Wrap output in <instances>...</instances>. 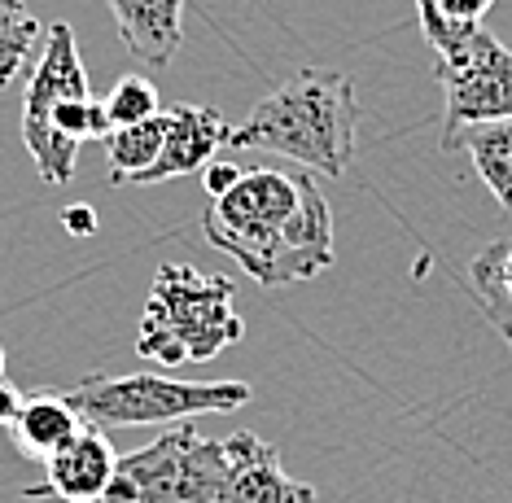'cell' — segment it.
Wrapping results in <instances>:
<instances>
[{"mask_svg": "<svg viewBox=\"0 0 512 503\" xmlns=\"http://www.w3.org/2000/svg\"><path fill=\"white\" fill-rule=\"evenodd\" d=\"M202 232L250 280L267 289L298 285L333 267V210L311 171L254 167L211 197Z\"/></svg>", "mask_w": 512, "mask_h": 503, "instance_id": "1", "label": "cell"}, {"mask_svg": "<svg viewBox=\"0 0 512 503\" xmlns=\"http://www.w3.org/2000/svg\"><path fill=\"white\" fill-rule=\"evenodd\" d=\"M355 132H359V97L351 75L311 66L254 101V110L232 127L228 149L281 154L298 162L302 171L337 180L355 158Z\"/></svg>", "mask_w": 512, "mask_h": 503, "instance_id": "2", "label": "cell"}, {"mask_svg": "<svg viewBox=\"0 0 512 503\" xmlns=\"http://www.w3.org/2000/svg\"><path fill=\"white\" fill-rule=\"evenodd\" d=\"M114 132L106 101L92 97L71 22H49L22 97V145L44 184H71L79 145Z\"/></svg>", "mask_w": 512, "mask_h": 503, "instance_id": "3", "label": "cell"}, {"mask_svg": "<svg viewBox=\"0 0 512 503\" xmlns=\"http://www.w3.org/2000/svg\"><path fill=\"white\" fill-rule=\"evenodd\" d=\"M246 337L237 315V289L228 276H206L189 263H162L149 285L136 355L162 368L211 364L219 350Z\"/></svg>", "mask_w": 512, "mask_h": 503, "instance_id": "4", "label": "cell"}, {"mask_svg": "<svg viewBox=\"0 0 512 503\" xmlns=\"http://www.w3.org/2000/svg\"><path fill=\"white\" fill-rule=\"evenodd\" d=\"M75 412L97 429H136V425H180L193 416H224L254 399L246 381H180L158 372H88L66 390Z\"/></svg>", "mask_w": 512, "mask_h": 503, "instance_id": "5", "label": "cell"}, {"mask_svg": "<svg viewBox=\"0 0 512 503\" xmlns=\"http://www.w3.org/2000/svg\"><path fill=\"white\" fill-rule=\"evenodd\" d=\"M224 438H202L189 420L167 425L149 447L119 455L101 503H224Z\"/></svg>", "mask_w": 512, "mask_h": 503, "instance_id": "6", "label": "cell"}, {"mask_svg": "<svg viewBox=\"0 0 512 503\" xmlns=\"http://www.w3.org/2000/svg\"><path fill=\"white\" fill-rule=\"evenodd\" d=\"M442 84V154H456V136L473 123L512 119V49L491 31H477L451 57H434Z\"/></svg>", "mask_w": 512, "mask_h": 503, "instance_id": "7", "label": "cell"}, {"mask_svg": "<svg viewBox=\"0 0 512 503\" xmlns=\"http://www.w3.org/2000/svg\"><path fill=\"white\" fill-rule=\"evenodd\" d=\"M114 469H119V455H114L106 429L84 425L49 464H44V482L27 486L22 495L27 499H62V503H101L106 486L114 482Z\"/></svg>", "mask_w": 512, "mask_h": 503, "instance_id": "8", "label": "cell"}, {"mask_svg": "<svg viewBox=\"0 0 512 503\" xmlns=\"http://www.w3.org/2000/svg\"><path fill=\"white\" fill-rule=\"evenodd\" d=\"M228 451V486L224 503H316V486L285 473L281 451L250 429L224 438Z\"/></svg>", "mask_w": 512, "mask_h": 503, "instance_id": "9", "label": "cell"}, {"mask_svg": "<svg viewBox=\"0 0 512 503\" xmlns=\"http://www.w3.org/2000/svg\"><path fill=\"white\" fill-rule=\"evenodd\" d=\"M232 123L215 105H193L180 101L171 105V127L162 140V154L136 184H162V180H180V175H197L219 158V149H228Z\"/></svg>", "mask_w": 512, "mask_h": 503, "instance_id": "10", "label": "cell"}, {"mask_svg": "<svg viewBox=\"0 0 512 503\" xmlns=\"http://www.w3.org/2000/svg\"><path fill=\"white\" fill-rule=\"evenodd\" d=\"M119 40L145 66H167L184 40V0H106Z\"/></svg>", "mask_w": 512, "mask_h": 503, "instance_id": "11", "label": "cell"}, {"mask_svg": "<svg viewBox=\"0 0 512 503\" xmlns=\"http://www.w3.org/2000/svg\"><path fill=\"white\" fill-rule=\"evenodd\" d=\"M84 425L88 420L75 412V403L66 399V390L62 394L57 390H31V394H22L18 416H14V425H9V438H14L22 460L49 464Z\"/></svg>", "mask_w": 512, "mask_h": 503, "instance_id": "12", "label": "cell"}, {"mask_svg": "<svg viewBox=\"0 0 512 503\" xmlns=\"http://www.w3.org/2000/svg\"><path fill=\"white\" fill-rule=\"evenodd\" d=\"M469 294L477 311L495 324V333L512 346V237L491 241L486 250L473 254L469 263Z\"/></svg>", "mask_w": 512, "mask_h": 503, "instance_id": "13", "label": "cell"}, {"mask_svg": "<svg viewBox=\"0 0 512 503\" xmlns=\"http://www.w3.org/2000/svg\"><path fill=\"white\" fill-rule=\"evenodd\" d=\"M456 149L473 158L477 180L491 189L499 210L512 215V119L504 123H473L456 136Z\"/></svg>", "mask_w": 512, "mask_h": 503, "instance_id": "14", "label": "cell"}, {"mask_svg": "<svg viewBox=\"0 0 512 503\" xmlns=\"http://www.w3.org/2000/svg\"><path fill=\"white\" fill-rule=\"evenodd\" d=\"M167 127H171V110H162V114H154V119H145L136 127H114V132L106 136L110 184H136L141 180L162 154Z\"/></svg>", "mask_w": 512, "mask_h": 503, "instance_id": "15", "label": "cell"}, {"mask_svg": "<svg viewBox=\"0 0 512 503\" xmlns=\"http://www.w3.org/2000/svg\"><path fill=\"white\" fill-rule=\"evenodd\" d=\"M40 44L44 22L22 0H0V88H9L31 57H40Z\"/></svg>", "mask_w": 512, "mask_h": 503, "instance_id": "16", "label": "cell"}, {"mask_svg": "<svg viewBox=\"0 0 512 503\" xmlns=\"http://www.w3.org/2000/svg\"><path fill=\"white\" fill-rule=\"evenodd\" d=\"M101 101H106V114H110L114 127H136V123H145V119H154V114H162L158 88L149 84L145 75H123Z\"/></svg>", "mask_w": 512, "mask_h": 503, "instance_id": "17", "label": "cell"}, {"mask_svg": "<svg viewBox=\"0 0 512 503\" xmlns=\"http://www.w3.org/2000/svg\"><path fill=\"white\" fill-rule=\"evenodd\" d=\"M495 0H416V18H447L460 27H482Z\"/></svg>", "mask_w": 512, "mask_h": 503, "instance_id": "18", "label": "cell"}, {"mask_svg": "<svg viewBox=\"0 0 512 503\" xmlns=\"http://www.w3.org/2000/svg\"><path fill=\"white\" fill-rule=\"evenodd\" d=\"M202 180H206V193H211V197H219V193H228L232 184L241 180V167H237V162H219V158H215L211 167L202 171Z\"/></svg>", "mask_w": 512, "mask_h": 503, "instance_id": "19", "label": "cell"}, {"mask_svg": "<svg viewBox=\"0 0 512 503\" xmlns=\"http://www.w3.org/2000/svg\"><path fill=\"white\" fill-rule=\"evenodd\" d=\"M62 224H66L71 237H92V232H97V210L92 206H71L62 215Z\"/></svg>", "mask_w": 512, "mask_h": 503, "instance_id": "20", "label": "cell"}, {"mask_svg": "<svg viewBox=\"0 0 512 503\" xmlns=\"http://www.w3.org/2000/svg\"><path fill=\"white\" fill-rule=\"evenodd\" d=\"M18 403H22V390H14V385H9V381H0V429H9V425H14Z\"/></svg>", "mask_w": 512, "mask_h": 503, "instance_id": "21", "label": "cell"}, {"mask_svg": "<svg viewBox=\"0 0 512 503\" xmlns=\"http://www.w3.org/2000/svg\"><path fill=\"white\" fill-rule=\"evenodd\" d=\"M5 368H9V355H5V342H0V381H5Z\"/></svg>", "mask_w": 512, "mask_h": 503, "instance_id": "22", "label": "cell"}]
</instances>
